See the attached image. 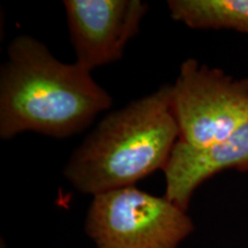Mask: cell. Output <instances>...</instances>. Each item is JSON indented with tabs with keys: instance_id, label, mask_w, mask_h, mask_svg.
Wrapping results in <instances>:
<instances>
[{
	"instance_id": "1",
	"label": "cell",
	"mask_w": 248,
	"mask_h": 248,
	"mask_svg": "<svg viewBox=\"0 0 248 248\" xmlns=\"http://www.w3.org/2000/svg\"><path fill=\"white\" fill-rule=\"evenodd\" d=\"M0 71V137L33 131L67 138L90 126L111 98L76 62L63 63L45 44L17 36Z\"/></svg>"
},
{
	"instance_id": "2",
	"label": "cell",
	"mask_w": 248,
	"mask_h": 248,
	"mask_svg": "<svg viewBox=\"0 0 248 248\" xmlns=\"http://www.w3.org/2000/svg\"><path fill=\"white\" fill-rule=\"evenodd\" d=\"M171 85L104 117L71 154L63 175L77 191L105 193L131 187L164 168L178 141Z\"/></svg>"
},
{
	"instance_id": "3",
	"label": "cell",
	"mask_w": 248,
	"mask_h": 248,
	"mask_svg": "<svg viewBox=\"0 0 248 248\" xmlns=\"http://www.w3.org/2000/svg\"><path fill=\"white\" fill-rule=\"evenodd\" d=\"M170 107L178 142L208 147L248 122V78H234L218 68L186 59L171 85Z\"/></svg>"
},
{
	"instance_id": "4",
	"label": "cell",
	"mask_w": 248,
	"mask_h": 248,
	"mask_svg": "<svg viewBox=\"0 0 248 248\" xmlns=\"http://www.w3.org/2000/svg\"><path fill=\"white\" fill-rule=\"evenodd\" d=\"M193 230L187 213L135 186L94 195L85 222L97 248H177Z\"/></svg>"
},
{
	"instance_id": "5",
	"label": "cell",
	"mask_w": 248,
	"mask_h": 248,
	"mask_svg": "<svg viewBox=\"0 0 248 248\" xmlns=\"http://www.w3.org/2000/svg\"><path fill=\"white\" fill-rule=\"evenodd\" d=\"M63 6L75 62L90 73L122 58L148 11L141 0H64Z\"/></svg>"
},
{
	"instance_id": "6",
	"label": "cell",
	"mask_w": 248,
	"mask_h": 248,
	"mask_svg": "<svg viewBox=\"0 0 248 248\" xmlns=\"http://www.w3.org/2000/svg\"><path fill=\"white\" fill-rule=\"evenodd\" d=\"M230 169L248 171V122L208 147L192 148L176 142L163 168L164 197L187 212L195 190L216 173Z\"/></svg>"
},
{
	"instance_id": "7",
	"label": "cell",
	"mask_w": 248,
	"mask_h": 248,
	"mask_svg": "<svg viewBox=\"0 0 248 248\" xmlns=\"http://www.w3.org/2000/svg\"><path fill=\"white\" fill-rule=\"evenodd\" d=\"M170 15L192 29L248 33V0H170Z\"/></svg>"
}]
</instances>
